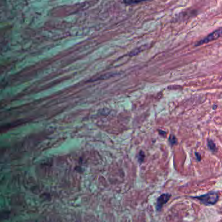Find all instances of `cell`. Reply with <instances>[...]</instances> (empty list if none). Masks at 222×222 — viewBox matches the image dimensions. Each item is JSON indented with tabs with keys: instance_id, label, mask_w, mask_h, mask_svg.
<instances>
[{
	"instance_id": "cell-1",
	"label": "cell",
	"mask_w": 222,
	"mask_h": 222,
	"mask_svg": "<svg viewBox=\"0 0 222 222\" xmlns=\"http://www.w3.org/2000/svg\"><path fill=\"white\" fill-rule=\"evenodd\" d=\"M197 199L198 200L205 205H214L216 204L219 199V195L218 193L215 191H211L209 192L205 195H200L199 197H194Z\"/></svg>"
},
{
	"instance_id": "cell-2",
	"label": "cell",
	"mask_w": 222,
	"mask_h": 222,
	"mask_svg": "<svg viewBox=\"0 0 222 222\" xmlns=\"http://www.w3.org/2000/svg\"><path fill=\"white\" fill-rule=\"evenodd\" d=\"M221 36H222V27L216 29V31H214L212 33L209 34V35H207L206 37H205L204 39L197 42L195 44V46H199L203 45V44H204L210 42L212 41H214V40H216V39L221 37Z\"/></svg>"
},
{
	"instance_id": "cell-3",
	"label": "cell",
	"mask_w": 222,
	"mask_h": 222,
	"mask_svg": "<svg viewBox=\"0 0 222 222\" xmlns=\"http://www.w3.org/2000/svg\"><path fill=\"white\" fill-rule=\"evenodd\" d=\"M170 195L168 194H162L157 199V208L158 210H160L162 206H163L164 204H166L168 200L169 199Z\"/></svg>"
},
{
	"instance_id": "cell-4",
	"label": "cell",
	"mask_w": 222,
	"mask_h": 222,
	"mask_svg": "<svg viewBox=\"0 0 222 222\" xmlns=\"http://www.w3.org/2000/svg\"><path fill=\"white\" fill-rule=\"evenodd\" d=\"M208 147L209 148V149L212 152H216L217 151L215 143H214V142L211 139L208 140Z\"/></svg>"
},
{
	"instance_id": "cell-5",
	"label": "cell",
	"mask_w": 222,
	"mask_h": 222,
	"mask_svg": "<svg viewBox=\"0 0 222 222\" xmlns=\"http://www.w3.org/2000/svg\"><path fill=\"white\" fill-rule=\"evenodd\" d=\"M169 141L172 145H175L177 143V139L173 135H171L169 138Z\"/></svg>"
},
{
	"instance_id": "cell-6",
	"label": "cell",
	"mask_w": 222,
	"mask_h": 222,
	"mask_svg": "<svg viewBox=\"0 0 222 222\" xmlns=\"http://www.w3.org/2000/svg\"><path fill=\"white\" fill-rule=\"evenodd\" d=\"M144 158V154L143 152L141 151L138 154V160L140 161V162H143Z\"/></svg>"
},
{
	"instance_id": "cell-7",
	"label": "cell",
	"mask_w": 222,
	"mask_h": 222,
	"mask_svg": "<svg viewBox=\"0 0 222 222\" xmlns=\"http://www.w3.org/2000/svg\"><path fill=\"white\" fill-rule=\"evenodd\" d=\"M140 2H139V1H124L123 2V3H125V4H127L129 5H130L131 4H137Z\"/></svg>"
},
{
	"instance_id": "cell-8",
	"label": "cell",
	"mask_w": 222,
	"mask_h": 222,
	"mask_svg": "<svg viewBox=\"0 0 222 222\" xmlns=\"http://www.w3.org/2000/svg\"><path fill=\"white\" fill-rule=\"evenodd\" d=\"M196 158H197V160L199 161L201 160V157H200V155H199L198 153H196Z\"/></svg>"
},
{
	"instance_id": "cell-9",
	"label": "cell",
	"mask_w": 222,
	"mask_h": 222,
	"mask_svg": "<svg viewBox=\"0 0 222 222\" xmlns=\"http://www.w3.org/2000/svg\"><path fill=\"white\" fill-rule=\"evenodd\" d=\"M159 132H160V134H162V135H165L166 134V132H162V131H160V130H159Z\"/></svg>"
}]
</instances>
